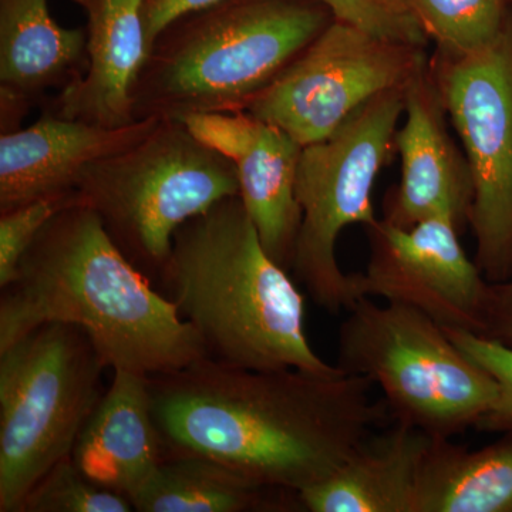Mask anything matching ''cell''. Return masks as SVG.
Masks as SVG:
<instances>
[{
  "label": "cell",
  "instance_id": "1",
  "mask_svg": "<svg viewBox=\"0 0 512 512\" xmlns=\"http://www.w3.org/2000/svg\"><path fill=\"white\" fill-rule=\"evenodd\" d=\"M168 453L201 454L298 494L342 467L390 416L366 376L255 370L202 357L147 376Z\"/></svg>",
  "mask_w": 512,
  "mask_h": 512
},
{
  "label": "cell",
  "instance_id": "2",
  "mask_svg": "<svg viewBox=\"0 0 512 512\" xmlns=\"http://www.w3.org/2000/svg\"><path fill=\"white\" fill-rule=\"evenodd\" d=\"M0 291V350L45 323H69L86 330L111 370L158 375L208 356L197 330L79 200L42 229Z\"/></svg>",
  "mask_w": 512,
  "mask_h": 512
},
{
  "label": "cell",
  "instance_id": "3",
  "mask_svg": "<svg viewBox=\"0 0 512 512\" xmlns=\"http://www.w3.org/2000/svg\"><path fill=\"white\" fill-rule=\"evenodd\" d=\"M156 281L211 359L255 370H340L309 343L305 296L266 251L239 195L177 229Z\"/></svg>",
  "mask_w": 512,
  "mask_h": 512
},
{
  "label": "cell",
  "instance_id": "4",
  "mask_svg": "<svg viewBox=\"0 0 512 512\" xmlns=\"http://www.w3.org/2000/svg\"><path fill=\"white\" fill-rule=\"evenodd\" d=\"M332 22L318 0H225L178 20L138 74L134 120L247 110Z\"/></svg>",
  "mask_w": 512,
  "mask_h": 512
},
{
  "label": "cell",
  "instance_id": "5",
  "mask_svg": "<svg viewBox=\"0 0 512 512\" xmlns=\"http://www.w3.org/2000/svg\"><path fill=\"white\" fill-rule=\"evenodd\" d=\"M346 312L336 366L379 386L394 421L434 439L477 429L497 399V382L443 326L410 306L367 296Z\"/></svg>",
  "mask_w": 512,
  "mask_h": 512
},
{
  "label": "cell",
  "instance_id": "6",
  "mask_svg": "<svg viewBox=\"0 0 512 512\" xmlns=\"http://www.w3.org/2000/svg\"><path fill=\"white\" fill-rule=\"evenodd\" d=\"M239 195L237 168L181 120L163 119L143 140L90 165L76 188L120 251L153 281L177 229Z\"/></svg>",
  "mask_w": 512,
  "mask_h": 512
},
{
  "label": "cell",
  "instance_id": "7",
  "mask_svg": "<svg viewBox=\"0 0 512 512\" xmlns=\"http://www.w3.org/2000/svg\"><path fill=\"white\" fill-rule=\"evenodd\" d=\"M109 369L86 330L45 323L0 350V512H22L37 481L72 456Z\"/></svg>",
  "mask_w": 512,
  "mask_h": 512
},
{
  "label": "cell",
  "instance_id": "8",
  "mask_svg": "<svg viewBox=\"0 0 512 512\" xmlns=\"http://www.w3.org/2000/svg\"><path fill=\"white\" fill-rule=\"evenodd\" d=\"M407 87L373 97L330 136L302 147L296 174L302 225L292 271L312 301L332 315L363 298L356 274L340 268L336 245L350 225L377 222L373 190L396 150Z\"/></svg>",
  "mask_w": 512,
  "mask_h": 512
},
{
  "label": "cell",
  "instance_id": "9",
  "mask_svg": "<svg viewBox=\"0 0 512 512\" xmlns=\"http://www.w3.org/2000/svg\"><path fill=\"white\" fill-rule=\"evenodd\" d=\"M464 147L476 264L488 282L512 278V20L490 46L431 66Z\"/></svg>",
  "mask_w": 512,
  "mask_h": 512
},
{
  "label": "cell",
  "instance_id": "10",
  "mask_svg": "<svg viewBox=\"0 0 512 512\" xmlns=\"http://www.w3.org/2000/svg\"><path fill=\"white\" fill-rule=\"evenodd\" d=\"M427 66L421 47L383 42L333 20L245 111L305 147L373 97L409 86Z\"/></svg>",
  "mask_w": 512,
  "mask_h": 512
},
{
  "label": "cell",
  "instance_id": "11",
  "mask_svg": "<svg viewBox=\"0 0 512 512\" xmlns=\"http://www.w3.org/2000/svg\"><path fill=\"white\" fill-rule=\"evenodd\" d=\"M370 258L356 272L360 295L410 306L447 329L484 336L491 282L460 242L450 221L412 228L384 220L367 227Z\"/></svg>",
  "mask_w": 512,
  "mask_h": 512
},
{
  "label": "cell",
  "instance_id": "12",
  "mask_svg": "<svg viewBox=\"0 0 512 512\" xmlns=\"http://www.w3.org/2000/svg\"><path fill=\"white\" fill-rule=\"evenodd\" d=\"M181 121L198 140L235 165L239 197L262 244L279 265L292 269L302 225L296 197L301 144L245 110L195 113Z\"/></svg>",
  "mask_w": 512,
  "mask_h": 512
},
{
  "label": "cell",
  "instance_id": "13",
  "mask_svg": "<svg viewBox=\"0 0 512 512\" xmlns=\"http://www.w3.org/2000/svg\"><path fill=\"white\" fill-rule=\"evenodd\" d=\"M446 114L429 64L406 90V121L396 134L402 177L384 205L389 224L412 228L443 218L460 234L470 227L473 180L466 156L448 134Z\"/></svg>",
  "mask_w": 512,
  "mask_h": 512
},
{
  "label": "cell",
  "instance_id": "14",
  "mask_svg": "<svg viewBox=\"0 0 512 512\" xmlns=\"http://www.w3.org/2000/svg\"><path fill=\"white\" fill-rule=\"evenodd\" d=\"M160 119L109 128L43 111L32 126L0 136V212L76 192L90 165L133 146Z\"/></svg>",
  "mask_w": 512,
  "mask_h": 512
},
{
  "label": "cell",
  "instance_id": "15",
  "mask_svg": "<svg viewBox=\"0 0 512 512\" xmlns=\"http://www.w3.org/2000/svg\"><path fill=\"white\" fill-rule=\"evenodd\" d=\"M86 15L87 69L45 113L109 128L134 123L133 90L148 56L144 0H72Z\"/></svg>",
  "mask_w": 512,
  "mask_h": 512
},
{
  "label": "cell",
  "instance_id": "16",
  "mask_svg": "<svg viewBox=\"0 0 512 512\" xmlns=\"http://www.w3.org/2000/svg\"><path fill=\"white\" fill-rule=\"evenodd\" d=\"M86 30L53 19L49 0H0L2 134L18 130L50 90H63L87 69Z\"/></svg>",
  "mask_w": 512,
  "mask_h": 512
},
{
  "label": "cell",
  "instance_id": "17",
  "mask_svg": "<svg viewBox=\"0 0 512 512\" xmlns=\"http://www.w3.org/2000/svg\"><path fill=\"white\" fill-rule=\"evenodd\" d=\"M167 454L147 376L113 370L110 386L77 437L73 463L94 483L130 501Z\"/></svg>",
  "mask_w": 512,
  "mask_h": 512
},
{
  "label": "cell",
  "instance_id": "18",
  "mask_svg": "<svg viewBox=\"0 0 512 512\" xmlns=\"http://www.w3.org/2000/svg\"><path fill=\"white\" fill-rule=\"evenodd\" d=\"M433 441L424 431L393 420L389 429L370 434L335 473L299 491L302 511L414 512Z\"/></svg>",
  "mask_w": 512,
  "mask_h": 512
},
{
  "label": "cell",
  "instance_id": "19",
  "mask_svg": "<svg viewBox=\"0 0 512 512\" xmlns=\"http://www.w3.org/2000/svg\"><path fill=\"white\" fill-rule=\"evenodd\" d=\"M138 512L302 511L298 494L268 487L214 458L168 453L133 497Z\"/></svg>",
  "mask_w": 512,
  "mask_h": 512
},
{
  "label": "cell",
  "instance_id": "20",
  "mask_svg": "<svg viewBox=\"0 0 512 512\" xmlns=\"http://www.w3.org/2000/svg\"><path fill=\"white\" fill-rule=\"evenodd\" d=\"M414 512H512V433L476 450L434 439Z\"/></svg>",
  "mask_w": 512,
  "mask_h": 512
},
{
  "label": "cell",
  "instance_id": "21",
  "mask_svg": "<svg viewBox=\"0 0 512 512\" xmlns=\"http://www.w3.org/2000/svg\"><path fill=\"white\" fill-rule=\"evenodd\" d=\"M437 56L460 57L490 46L510 25L507 0H409Z\"/></svg>",
  "mask_w": 512,
  "mask_h": 512
},
{
  "label": "cell",
  "instance_id": "22",
  "mask_svg": "<svg viewBox=\"0 0 512 512\" xmlns=\"http://www.w3.org/2000/svg\"><path fill=\"white\" fill-rule=\"evenodd\" d=\"M128 498L94 483L64 458L30 490L22 512H130Z\"/></svg>",
  "mask_w": 512,
  "mask_h": 512
},
{
  "label": "cell",
  "instance_id": "23",
  "mask_svg": "<svg viewBox=\"0 0 512 512\" xmlns=\"http://www.w3.org/2000/svg\"><path fill=\"white\" fill-rule=\"evenodd\" d=\"M335 22L396 45L426 49L430 42L409 0H318Z\"/></svg>",
  "mask_w": 512,
  "mask_h": 512
},
{
  "label": "cell",
  "instance_id": "24",
  "mask_svg": "<svg viewBox=\"0 0 512 512\" xmlns=\"http://www.w3.org/2000/svg\"><path fill=\"white\" fill-rule=\"evenodd\" d=\"M77 200L76 192L42 198L0 212V289L12 284L20 262L42 229L55 215Z\"/></svg>",
  "mask_w": 512,
  "mask_h": 512
},
{
  "label": "cell",
  "instance_id": "25",
  "mask_svg": "<svg viewBox=\"0 0 512 512\" xmlns=\"http://www.w3.org/2000/svg\"><path fill=\"white\" fill-rule=\"evenodd\" d=\"M446 329L448 336L497 382V399L478 423L485 433H512V349L466 330Z\"/></svg>",
  "mask_w": 512,
  "mask_h": 512
},
{
  "label": "cell",
  "instance_id": "26",
  "mask_svg": "<svg viewBox=\"0 0 512 512\" xmlns=\"http://www.w3.org/2000/svg\"><path fill=\"white\" fill-rule=\"evenodd\" d=\"M222 2L225 0H144L143 19L148 52L168 26Z\"/></svg>",
  "mask_w": 512,
  "mask_h": 512
},
{
  "label": "cell",
  "instance_id": "27",
  "mask_svg": "<svg viewBox=\"0 0 512 512\" xmlns=\"http://www.w3.org/2000/svg\"><path fill=\"white\" fill-rule=\"evenodd\" d=\"M483 338L495 340L512 349V278L491 282L487 323Z\"/></svg>",
  "mask_w": 512,
  "mask_h": 512
}]
</instances>
